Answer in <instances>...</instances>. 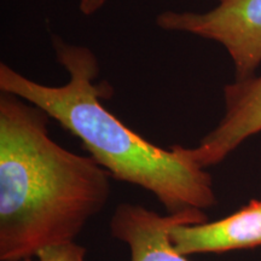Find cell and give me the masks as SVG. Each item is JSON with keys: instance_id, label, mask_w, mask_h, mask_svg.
Masks as SVG:
<instances>
[{"instance_id": "cell-1", "label": "cell", "mask_w": 261, "mask_h": 261, "mask_svg": "<svg viewBox=\"0 0 261 261\" xmlns=\"http://www.w3.org/2000/svg\"><path fill=\"white\" fill-rule=\"evenodd\" d=\"M48 116L15 94L0 96V261H24L73 242L112 194L91 156L50 137Z\"/></svg>"}, {"instance_id": "cell-2", "label": "cell", "mask_w": 261, "mask_h": 261, "mask_svg": "<svg viewBox=\"0 0 261 261\" xmlns=\"http://www.w3.org/2000/svg\"><path fill=\"white\" fill-rule=\"evenodd\" d=\"M57 60L69 74L62 86H47L0 64V90L38 107L77 137L110 177L149 191L166 213L207 210L217 202L213 179L184 152V146L160 148L107 110L108 85L96 84L98 62L85 46L55 40Z\"/></svg>"}, {"instance_id": "cell-3", "label": "cell", "mask_w": 261, "mask_h": 261, "mask_svg": "<svg viewBox=\"0 0 261 261\" xmlns=\"http://www.w3.org/2000/svg\"><path fill=\"white\" fill-rule=\"evenodd\" d=\"M156 22L166 31L219 42L233 62L236 80L254 76L261 64V0H220L207 12L166 11Z\"/></svg>"}, {"instance_id": "cell-4", "label": "cell", "mask_w": 261, "mask_h": 261, "mask_svg": "<svg viewBox=\"0 0 261 261\" xmlns=\"http://www.w3.org/2000/svg\"><path fill=\"white\" fill-rule=\"evenodd\" d=\"M202 210L160 214L144 205L120 203L110 219V233L129 250V261H190L175 250L169 238L172 228L207 221Z\"/></svg>"}, {"instance_id": "cell-5", "label": "cell", "mask_w": 261, "mask_h": 261, "mask_svg": "<svg viewBox=\"0 0 261 261\" xmlns=\"http://www.w3.org/2000/svg\"><path fill=\"white\" fill-rule=\"evenodd\" d=\"M225 113L213 130L184 152L201 168L219 165L244 140L261 132V75L224 87Z\"/></svg>"}, {"instance_id": "cell-6", "label": "cell", "mask_w": 261, "mask_h": 261, "mask_svg": "<svg viewBox=\"0 0 261 261\" xmlns=\"http://www.w3.org/2000/svg\"><path fill=\"white\" fill-rule=\"evenodd\" d=\"M169 238L182 255L225 253L261 246V200H253L224 219L182 224L172 228Z\"/></svg>"}, {"instance_id": "cell-7", "label": "cell", "mask_w": 261, "mask_h": 261, "mask_svg": "<svg viewBox=\"0 0 261 261\" xmlns=\"http://www.w3.org/2000/svg\"><path fill=\"white\" fill-rule=\"evenodd\" d=\"M86 248L73 241L44 248L35 256L38 257V261H86Z\"/></svg>"}, {"instance_id": "cell-8", "label": "cell", "mask_w": 261, "mask_h": 261, "mask_svg": "<svg viewBox=\"0 0 261 261\" xmlns=\"http://www.w3.org/2000/svg\"><path fill=\"white\" fill-rule=\"evenodd\" d=\"M107 2L108 0H79L80 11L86 16L93 15L102 9Z\"/></svg>"}, {"instance_id": "cell-9", "label": "cell", "mask_w": 261, "mask_h": 261, "mask_svg": "<svg viewBox=\"0 0 261 261\" xmlns=\"http://www.w3.org/2000/svg\"><path fill=\"white\" fill-rule=\"evenodd\" d=\"M219 2H220V0H219Z\"/></svg>"}]
</instances>
